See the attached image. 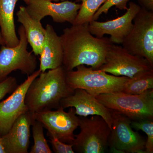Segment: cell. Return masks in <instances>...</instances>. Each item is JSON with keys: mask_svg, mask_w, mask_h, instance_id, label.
<instances>
[{"mask_svg": "<svg viewBox=\"0 0 153 153\" xmlns=\"http://www.w3.org/2000/svg\"><path fill=\"white\" fill-rule=\"evenodd\" d=\"M88 25L89 22L72 25L63 30L60 36L63 53L62 66L66 71L80 65L98 69L105 62L107 52L113 43L109 38L94 37Z\"/></svg>", "mask_w": 153, "mask_h": 153, "instance_id": "1", "label": "cell"}, {"mask_svg": "<svg viewBox=\"0 0 153 153\" xmlns=\"http://www.w3.org/2000/svg\"><path fill=\"white\" fill-rule=\"evenodd\" d=\"M63 66L41 72L31 83L25 97L28 111L33 114L58 108L60 101L74 92L67 84Z\"/></svg>", "mask_w": 153, "mask_h": 153, "instance_id": "2", "label": "cell"}, {"mask_svg": "<svg viewBox=\"0 0 153 153\" xmlns=\"http://www.w3.org/2000/svg\"><path fill=\"white\" fill-rule=\"evenodd\" d=\"M75 71H66L67 84L72 89L85 90L91 95L122 91L129 77L107 74L100 69L88 68L85 65L76 66Z\"/></svg>", "mask_w": 153, "mask_h": 153, "instance_id": "3", "label": "cell"}, {"mask_svg": "<svg viewBox=\"0 0 153 153\" xmlns=\"http://www.w3.org/2000/svg\"><path fill=\"white\" fill-rule=\"evenodd\" d=\"M95 97L107 108L131 121L153 119V89L139 94L118 91L102 94Z\"/></svg>", "mask_w": 153, "mask_h": 153, "instance_id": "4", "label": "cell"}, {"mask_svg": "<svg viewBox=\"0 0 153 153\" xmlns=\"http://www.w3.org/2000/svg\"><path fill=\"white\" fill-rule=\"evenodd\" d=\"M80 131L75 135L72 144L74 152L80 153H103L108 147L111 130L100 116L79 117Z\"/></svg>", "mask_w": 153, "mask_h": 153, "instance_id": "5", "label": "cell"}, {"mask_svg": "<svg viewBox=\"0 0 153 153\" xmlns=\"http://www.w3.org/2000/svg\"><path fill=\"white\" fill-rule=\"evenodd\" d=\"M130 33L122 47L132 55L144 57L153 67V13L140 8L134 18Z\"/></svg>", "mask_w": 153, "mask_h": 153, "instance_id": "6", "label": "cell"}, {"mask_svg": "<svg viewBox=\"0 0 153 153\" xmlns=\"http://www.w3.org/2000/svg\"><path fill=\"white\" fill-rule=\"evenodd\" d=\"M19 44L14 47L2 45L0 48V82L13 71L19 70L27 76L36 71L37 61L33 52L27 50L28 41L22 25L18 30Z\"/></svg>", "mask_w": 153, "mask_h": 153, "instance_id": "7", "label": "cell"}, {"mask_svg": "<svg viewBox=\"0 0 153 153\" xmlns=\"http://www.w3.org/2000/svg\"><path fill=\"white\" fill-rule=\"evenodd\" d=\"M98 69L117 76L129 78L153 70L144 57L132 55L123 47L112 44L107 52L105 62Z\"/></svg>", "mask_w": 153, "mask_h": 153, "instance_id": "8", "label": "cell"}, {"mask_svg": "<svg viewBox=\"0 0 153 153\" xmlns=\"http://www.w3.org/2000/svg\"><path fill=\"white\" fill-rule=\"evenodd\" d=\"M112 124L108 146L113 152L145 153L146 140L134 131L131 120L125 116L111 110Z\"/></svg>", "mask_w": 153, "mask_h": 153, "instance_id": "9", "label": "cell"}, {"mask_svg": "<svg viewBox=\"0 0 153 153\" xmlns=\"http://www.w3.org/2000/svg\"><path fill=\"white\" fill-rule=\"evenodd\" d=\"M60 106L56 110L42 111L35 113L33 117L42 123L47 133L62 142L72 144L75 139L74 131L79 127V117L75 108L70 107L68 112Z\"/></svg>", "mask_w": 153, "mask_h": 153, "instance_id": "10", "label": "cell"}, {"mask_svg": "<svg viewBox=\"0 0 153 153\" xmlns=\"http://www.w3.org/2000/svg\"><path fill=\"white\" fill-rule=\"evenodd\" d=\"M36 70L21 85H18L8 97L0 101V136L8 132L14 122L23 114L28 111L25 99L29 86L41 73Z\"/></svg>", "mask_w": 153, "mask_h": 153, "instance_id": "11", "label": "cell"}, {"mask_svg": "<svg viewBox=\"0 0 153 153\" xmlns=\"http://www.w3.org/2000/svg\"><path fill=\"white\" fill-rule=\"evenodd\" d=\"M25 7L28 13L33 19L41 22L44 17H52L53 22L58 23H74L81 4L68 1L60 3L49 0H27Z\"/></svg>", "mask_w": 153, "mask_h": 153, "instance_id": "12", "label": "cell"}, {"mask_svg": "<svg viewBox=\"0 0 153 153\" xmlns=\"http://www.w3.org/2000/svg\"><path fill=\"white\" fill-rule=\"evenodd\" d=\"M141 7L133 2L130 3L129 7L123 16L106 22L91 21L88 27L92 35L102 38L104 35H110L113 43L120 44L132 28L133 21Z\"/></svg>", "mask_w": 153, "mask_h": 153, "instance_id": "13", "label": "cell"}, {"mask_svg": "<svg viewBox=\"0 0 153 153\" xmlns=\"http://www.w3.org/2000/svg\"><path fill=\"white\" fill-rule=\"evenodd\" d=\"M60 106L63 108L73 107L76 115L86 117L98 115L103 118L111 130L112 124L111 110L100 103L94 96L82 89H75L74 92L60 101Z\"/></svg>", "mask_w": 153, "mask_h": 153, "instance_id": "14", "label": "cell"}, {"mask_svg": "<svg viewBox=\"0 0 153 153\" xmlns=\"http://www.w3.org/2000/svg\"><path fill=\"white\" fill-rule=\"evenodd\" d=\"M34 120L33 114L27 111L17 119L7 133L1 136L6 153H28L30 128Z\"/></svg>", "mask_w": 153, "mask_h": 153, "instance_id": "15", "label": "cell"}, {"mask_svg": "<svg viewBox=\"0 0 153 153\" xmlns=\"http://www.w3.org/2000/svg\"><path fill=\"white\" fill-rule=\"evenodd\" d=\"M43 49L40 56L41 72L62 66L63 53L60 36H58L52 25H47Z\"/></svg>", "mask_w": 153, "mask_h": 153, "instance_id": "16", "label": "cell"}, {"mask_svg": "<svg viewBox=\"0 0 153 153\" xmlns=\"http://www.w3.org/2000/svg\"><path fill=\"white\" fill-rule=\"evenodd\" d=\"M17 21L25 29L28 43L36 56H40L43 49L46 29L41 22L33 19L28 13L25 7L20 6L16 13Z\"/></svg>", "mask_w": 153, "mask_h": 153, "instance_id": "17", "label": "cell"}, {"mask_svg": "<svg viewBox=\"0 0 153 153\" xmlns=\"http://www.w3.org/2000/svg\"><path fill=\"white\" fill-rule=\"evenodd\" d=\"M20 0H0V29L5 46L14 47L19 44L16 33L14 11ZM25 3L27 0H22Z\"/></svg>", "mask_w": 153, "mask_h": 153, "instance_id": "18", "label": "cell"}, {"mask_svg": "<svg viewBox=\"0 0 153 153\" xmlns=\"http://www.w3.org/2000/svg\"><path fill=\"white\" fill-rule=\"evenodd\" d=\"M153 89V70L129 78L122 92L139 94Z\"/></svg>", "mask_w": 153, "mask_h": 153, "instance_id": "19", "label": "cell"}, {"mask_svg": "<svg viewBox=\"0 0 153 153\" xmlns=\"http://www.w3.org/2000/svg\"><path fill=\"white\" fill-rule=\"evenodd\" d=\"M34 144L30 153H52L44 133V126L41 123L34 120L32 126Z\"/></svg>", "mask_w": 153, "mask_h": 153, "instance_id": "20", "label": "cell"}, {"mask_svg": "<svg viewBox=\"0 0 153 153\" xmlns=\"http://www.w3.org/2000/svg\"><path fill=\"white\" fill-rule=\"evenodd\" d=\"M82 1L80 9L72 25L89 22L100 7L106 0H79Z\"/></svg>", "mask_w": 153, "mask_h": 153, "instance_id": "21", "label": "cell"}, {"mask_svg": "<svg viewBox=\"0 0 153 153\" xmlns=\"http://www.w3.org/2000/svg\"><path fill=\"white\" fill-rule=\"evenodd\" d=\"M132 128L137 131L142 130L146 134L145 153H153V120L146 119L131 121Z\"/></svg>", "mask_w": 153, "mask_h": 153, "instance_id": "22", "label": "cell"}, {"mask_svg": "<svg viewBox=\"0 0 153 153\" xmlns=\"http://www.w3.org/2000/svg\"><path fill=\"white\" fill-rule=\"evenodd\" d=\"M129 0H106L103 5L100 6L92 17L91 21H97L102 13L107 14L110 9L113 6H116L120 10H127L128 8L127 4Z\"/></svg>", "mask_w": 153, "mask_h": 153, "instance_id": "23", "label": "cell"}, {"mask_svg": "<svg viewBox=\"0 0 153 153\" xmlns=\"http://www.w3.org/2000/svg\"><path fill=\"white\" fill-rule=\"evenodd\" d=\"M47 136L49 137V142L52 145L53 151L56 153H74L73 145L69 144L62 142L57 138L47 133Z\"/></svg>", "mask_w": 153, "mask_h": 153, "instance_id": "24", "label": "cell"}, {"mask_svg": "<svg viewBox=\"0 0 153 153\" xmlns=\"http://www.w3.org/2000/svg\"><path fill=\"white\" fill-rule=\"evenodd\" d=\"M18 86L16 79L14 76H8L0 82V101L7 94L13 92Z\"/></svg>", "mask_w": 153, "mask_h": 153, "instance_id": "25", "label": "cell"}, {"mask_svg": "<svg viewBox=\"0 0 153 153\" xmlns=\"http://www.w3.org/2000/svg\"><path fill=\"white\" fill-rule=\"evenodd\" d=\"M142 2L147 8L153 11V0H142Z\"/></svg>", "mask_w": 153, "mask_h": 153, "instance_id": "26", "label": "cell"}, {"mask_svg": "<svg viewBox=\"0 0 153 153\" xmlns=\"http://www.w3.org/2000/svg\"><path fill=\"white\" fill-rule=\"evenodd\" d=\"M0 153H6L5 150L3 145L1 136H0Z\"/></svg>", "mask_w": 153, "mask_h": 153, "instance_id": "27", "label": "cell"}, {"mask_svg": "<svg viewBox=\"0 0 153 153\" xmlns=\"http://www.w3.org/2000/svg\"><path fill=\"white\" fill-rule=\"evenodd\" d=\"M5 45L4 41V39L1 31H0V46H2V45Z\"/></svg>", "mask_w": 153, "mask_h": 153, "instance_id": "28", "label": "cell"}, {"mask_svg": "<svg viewBox=\"0 0 153 153\" xmlns=\"http://www.w3.org/2000/svg\"><path fill=\"white\" fill-rule=\"evenodd\" d=\"M49 1H51L57 2L59 1H64L65 0H49Z\"/></svg>", "mask_w": 153, "mask_h": 153, "instance_id": "29", "label": "cell"}]
</instances>
